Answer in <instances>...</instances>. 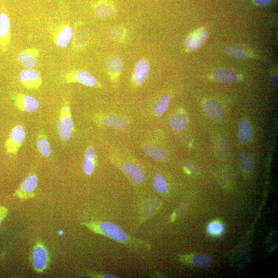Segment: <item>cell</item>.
Instances as JSON below:
<instances>
[{
  "instance_id": "obj_1",
  "label": "cell",
  "mask_w": 278,
  "mask_h": 278,
  "mask_svg": "<svg viewBox=\"0 0 278 278\" xmlns=\"http://www.w3.org/2000/svg\"><path fill=\"white\" fill-rule=\"evenodd\" d=\"M82 225L92 232L106 235L120 242H126L129 239L128 234L125 230L111 222H84Z\"/></svg>"
},
{
  "instance_id": "obj_2",
  "label": "cell",
  "mask_w": 278,
  "mask_h": 278,
  "mask_svg": "<svg viewBox=\"0 0 278 278\" xmlns=\"http://www.w3.org/2000/svg\"><path fill=\"white\" fill-rule=\"evenodd\" d=\"M48 30L52 42L59 48H66L72 39L73 30L68 23H52L49 26Z\"/></svg>"
},
{
  "instance_id": "obj_3",
  "label": "cell",
  "mask_w": 278,
  "mask_h": 278,
  "mask_svg": "<svg viewBox=\"0 0 278 278\" xmlns=\"http://www.w3.org/2000/svg\"><path fill=\"white\" fill-rule=\"evenodd\" d=\"M57 130L60 138L64 141L69 140L73 133V121L68 102H65L60 109Z\"/></svg>"
},
{
  "instance_id": "obj_4",
  "label": "cell",
  "mask_w": 278,
  "mask_h": 278,
  "mask_svg": "<svg viewBox=\"0 0 278 278\" xmlns=\"http://www.w3.org/2000/svg\"><path fill=\"white\" fill-rule=\"evenodd\" d=\"M12 42L11 23L5 0H0V50L7 52Z\"/></svg>"
},
{
  "instance_id": "obj_5",
  "label": "cell",
  "mask_w": 278,
  "mask_h": 278,
  "mask_svg": "<svg viewBox=\"0 0 278 278\" xmlns=\"http://www.w3.org/2000/svg\"><path fill=\"white\" fill-rule=\"evenodd\" d=\"M50 261L46 246L42 241H37L33 247L31 256V262L34 271L39 273L44 272L48 268Z\"/></svg>"
},
{
  "instance_id": "obj_6",
  "label": "cell",
  "mask_w": 278,
  "mask_h": 278,
  "mask_svg": "<svg viewBox=\"0 0 278 278\" xmlns=\"http://www.w3.org/2000/svg\"><path fill=\"white\" fill-rule=\"evenodd\" d=\"M25 137V131L22 126L18 125L14 127L5 143L7 153L17 155Z\"/></svg>"
},
{
  "instance_id": "obj_7",
  "label": "cell",
  "mask_w": 278,
  "mask_h": 278,
  "mask_svg": "<svg viewBox=\"0 0 278 278\" xmlns=\"http://www.w3.org/2000/svg\"><path fill=\"white\" fill-rule=\"evenodd\" d=\"M64 83H78L90 87H98V83L90 72L86 70H75L68 72L62 78Z\"/></svg>"
},
{
  "instance_id": "obj_8",
  "label": "cell",
  "mask_w": 278,
  "mask_h": 278,
  "mask_svg": "<svg viewBox=\"0 0 278 278\" xmlns=\"http://www.w3.org/2000/svg\"><path fill=\"white\" fill-rule=\"evenodd\" d=\"M38 177L36 174L29 175L27 177L14 193V195L22 200L34 198L38 185Z\"/></svg>"
},
{
  "instance_id": "obj_9",
  "label": "cell",
  "mask_w": 278,
  "mask_h": 278,
  "mask_svg": "<svg viewBox=\"0 0 278 278\" xmlns=\"http://www.w3.org/2000/svg\"><path fill=\"white\" fill-rule=\"evenodd\" d=\"M19 80L22 86L28 90H36L43 85V78L38 71L31 68H25L19 73Z\"/></svg>"
},
{
  "instance_id": "obj_10",
  "label": "cell",
  "mask_w": 278,
  "mask_h": 278,
  "mask_svg": "<svg viewBox=\"0 0 278 278\" xmlns=\"http://www.w3.org/2000/svg\"><path fill=\"white\" fill-rule=\"evenodd\" d=\"M12 98L15 101V105L21 111L35 112L39 107L38 101L34 97L19 93L14 95Z\"/></svg>"
},
{
  "instance_id": "obj_11",
  "label": "cell",
  "mask_w": 278,
  "mask_h": 278,
  "mask_svg": "<svg viewBox=\"0 0 278 278\" xmlns=\"http://www.w3.org/2000/svg\"><path fill=\"white\" fill-rule=\"evenodd\" d=\"M39 50L35 48H28L22 51L18 55V60L21 65L26 68L33 69L37 65Z\"/></svg>"
},
{
  "instance_id": "obj_12",
  "label": "cell",
  "mask_w": 278,
  "mask_h": 278,
  "mask_svg": "<svg viewBox=\"0 0 278 278\" xmlns=\"http://www.w3.org/2000/svg\"><path fill=\"white\" fill-rule=\"evenodd\" d=\"M208 34L203 28H200L191 34L185 41V47L189 51L199 49L207 40Z\"/></svg>"
},
{
  "instance_id": "obj_13",
  "label": "cell",
  "mask_w": 278,
  "mask_h": 278,
  "mask_svg": "<svg viewBox=\"0 0 278 278\" xmlns=\"http://www.w3.org/2000/svg\"><path fill=\"white\" fill-rule=\"evenodd\" d=\"M204 108L207 114L215 121H221L224 117V107L218 101L208 100L205 103Z\"/></svg>"
},
{
  "instance_id": "obj_14",
  "label": "cell",
  "mask_w": 278,
  "mask_h": 278,
  "mask_svg": "<svg viewBox=\"0 0 278 278\" xmlns=\"http://www.w3.org/2000/svg\"><path fill=\"white\" fill-rule=\"evenodd\" d=\"M88 32L86 27L82 23H77L73 31V47L75 50L83 48L87 43Z\"/></svg>"
},
{
  "instance_id": "obj_15",
  "label": "cell",
  "mask_w": 278,
  "mask_h": 278,
  "mask_svg": "<svg viewBox=\"0 0 278 278\" xmlns=\"http://www.w3.org/2000/svg\"><path fill=\"white\" fill-rule=\"evenodd\" d=\"M123 171L127 175L132 177V181L135 184H139L144 181L145 177L140 168L132 163H126L123 166Z\"/></svg>"
},
{
  "instance_id": "obj_16",
  "label": "cell",
  "mask_w": 278,
  "mask_h": 278,
  "mask_svg": "<svg viewBox=\"0 0 278 278\" xmlns=\"http://www.w3.org/2000/svg\"><path fill=\"white\" fill-rule=\"evenodd\" d=\"M149 72V66L147 62L142 59L136 64L134 72V78L135 83L141 85L146 80Z\"/></svg>"
},
{
  "instance_id": "obj_17",
  "label": "cell",
  "mask_w": 278,
  "mask_h": 278,
  "mask_svg": "<svg viewBox=\"0 0 278 278\" xmlns=\"http://www.w3.org/2000/svg\"><path fill=\"white\" fill-rule=\"evenodd\" d=\"M96 164L95 151L92 146L86 149L83 162V170L86 175L90 176L94 173Z\"/></svg>"
},
{
  "instance_id": "obj_18",
  "label": "cell",
  "mask_w": 278,
  "mask_h": 278,
  "mask_svg": "<svg viewBox=\"0 0 278 278\" xmlns=\"http://www.w3.org/2000/svg\"><path fill=\"white\" fill-rule=\"evenodd\" d=\"M144 150L149 157L159 162H165L168 158V153L162 147H153L150 145H145Z\"/></svg>"
},
{
  "instance_id": "obj_19",
  "label": "cell",
  "mask_w": 278,
  "mask_h": 278,
  "mask_svg": "<svg viewBox=\"0 0 278 278\" xmlns=\"http://www.w3.org/2000/svg\"><path fill=\"white\" fill-rule=\"evenodd\" d=\"M103 125L118 130H123L128 127L127 121L120 116H110L102 120Z\"/></svg>"
},
{
  "instance_id": "obj_20",
  "label": "cell",
  "mask_w": 278,
  "mask_h": 278,
  "mask_svg": "<svg viewBox=\"0 0 278 278\" xmlns=\"http://www.w3.org/2000/svg\"><path fill=\"white\" fill-rule=\"evenodd\" d=\"M213 78L216 81L224 83H232L238 80V75L233 70L229 69H220L216 71Z\"/></svg>"
},
{
  "instance_id": "obj_21",
  "label": "cell",
  "mask_w": 278,
  "mask_h": 278,
  "mask_svg": "<svg viewBox=\"0 0 278 278\" xmlns=\"http://www.w3.org/2000/svg\"><path fill=\"white\" fill-rule=\"evenodd\" d=\"M114 12V8L105 2H98L94 7V13L96 16L100 18L109 17L112 15Z\"/></svg>"
},
{
  "instance_id": "obj_22",
  "label": "cell",
  "mask_w": 278,
  "mask_h": 278,
  "mask_svg": "<svg viewBox=\"0 0 278 278\" xmlns=\"http://www.w3.org/2000/svg\"><path fill=\"white\" fill-rule=\"evenodd\" d=\"M250 257V248L248 245L242 244L239 247L235 256V262L239 267L244 266Z\"/></svg>"
},
{
  "instance_id": "obj_23",
  "label": "cell",
  "mask_w": 278,
  "mask_h": 278,
  "mask_svg": "<svg viewBox=\"0 0 278 278\" xmlns=\"http://www.w3.org/2000/svg\"><path fill=\"white\" fill-rule=\"evenodd\" d=\"M253 135V130L248 121L244 120L240 124L238 138L243 143L248 142Z\"/></svg>"
},
{
  "instance_id": "obj_24",
  "label": "cell",
  "mask_w": 278,
  "mask_h": 278,
  "mask_svg": "<svg viewBox=\"0 0 278 278\" xmlns=\"http://www.w3.org/2000/svg\"><path fill=\"white\" fill-rule=\"evenodd\" d=\"M37 146L42 156L45 157L50 156L52 152L51 147L45 134H41L38 135Z\"/></svg>"
},
{
  "instance_id": "obj_25",
  "label": "cell",
  "mask_w": 278,
  "mask_h": 278,
  "mask_svg": "<svg viewBox=\"0 0 278 278\" xmlns=\"http://www.w3.org/2000/svg\"><path fill=\"white\" fill-rule=\"evenodd\" d=\"M188 121L183 114H175L172 116L170 120L171 128L176 131H180L187 126Z\"/></svg>"
},
{
  "instance_id": "obj_26",
  "label": "cell",
  "mask_w": 278,
  "mask_h": 278,
  "mask_svg": "<svg viewBox=\"0 0 278 278\" xmlns=\"http://www.w3.org/2000/svg\"><path fill=\"white\" fill-rule=\"evenodd\" d=\"M123 61L118 56H113L110 58L107 63V67L109 71L114 75L120 73L123 68Z\"/></svg>"
},
{
  "instance_id": "obj_27",
  "label": "cell",
  "mask_w": 278,
  "mask_h": 278,
  "mask_svg": "<svg viewBox=\"0 0 278 278\" xmlns=\"http://www.w3.org/2000/svg\"><path fill=\"white\" fill-rule=\"evenodd\" d=\"M170 96L165 95L161 97L154 104L153 111L158 116L163 115L168 108Z\"/></svg>"
},
{
  "instance_id": "obj_28",
  "label": "cell",
  "mask_w": 278,
  "mask_h": 278,
  "mask_svg": "<svg viewBox=\"0 0 278 278\" xmlns=\"http://www.w3.org/2000/svg\"><path fill=\"white\" fill-rule=\"evenodd\" d=\"M225 52L228 55L238 59H245L251 57L243 48L239 46L234 45L228 47L226 48Z\"/></svg>"
},
{
  "instance_id": "obj_29",
  "label": "cell",
  "mask_w": 278,
  "mask_h": 278,
  "mask_svg": "<svg viewBox=\"0 0 278 278\" xmlns=\"http://www.w3.org/2000/svg\"><path fill=\"white\" fill-rule=\"evenodd\" d=\"M153 185L156 190L161 194H165L168 190V185L164 176L156 174L153 177Z\"/></svg>"
},
{
  "instance_id": "obj_30",
  "label": "cell",
  "mask_w": 278,
  "mask_h": 278,
  "mask_svg": "<svg viewBox=\"0 0 278 278\" xmlns=\"http://www.w3.org/2000/svg\"><path fill=\"white\" fill-rule=\"evenodd\" d=\"M192 261L195 265L203 268L209 267L212 263L211 258L203 254L194 255L192 257Z\"/></svg>"
},
{
  "instance_id": "obj_31",
  "label": "cell",
  "mask_w": 278,
  "mask_h": 278,
  "mask_svg": "<svg viewBox=\"0 0 278 278\" xmlns=\"http://www.w3.org/2000/svg\"><path fill=\"white\" fill-rule=\"evenodd\" d=\"M240 165L242 168L246 171L251 172L253 170L254 164L252 154L249 152H245L242 154L240 158Z\"/></svg>"
},
{
  "instance_id": "obj_32",
  "label": "cell",
  "mask_w": 278,
  "mask_h": 278,
  "mask_svg": "<svg viewBox=\"0 0 278 278\" xmlns=\"http://www.w3.org/2000/svg\"><path fill=\"white\" fill-rule=\"evenodd\" d=\"M215 149L219 156L222 157H226L229 153V146L227 142L222 139L215 141Z\"/></svg>"
},
{
  "instance_id": "obj_33",
  "label": "cell",
  "mask_w": 278,
  "mask_h": 278,
  "mask_svg": "<svg viewBox=\"0 0 278 278\" xmlns=\"http://www.w3.org/2000/svg\"><path fill=\"white\" fill-rule=\"evenodd\" d=\"M207 230L208 233L211 236H218L223 233L224 226L220 223L214 222L209 224Z\"/></svg>"
},
{
  "instance_id": "obj_34",
  "label": "cell",
  "mask_w": 278,
  "mask_h": 278,
  "mask_svg": "<svg viewBox=\"0 0 278 278\" xmlns=\"http://www.w3.org/2000/svg\"><path fill=\"white\" fill-rule=\"evenodd\" d=\"M126 31L125 29L118 27L111 29L109 32V37L114 42H119L125 37Z\"/></svg>"
},
{
  "instance_id": "obj_35",
  "label": "cell",
  "mask_w": 278,
  "mask_h": 278,
  "mask_svg": "<svg viewBox=\"0 0 278 278\" xmlns=\"http://www.w3.org/2000/svg\"><path fill=\"white\" fill-rule=\"evenodd\" d=\"M184 165L185 169H186L191 175L195 176L199 174L200 171L198 168L193 164L189 162H185Z\"/></svg>"
},
{
  "instance_id": "obj_36",
  "label": "cell",
  "mask_w": 278,
  "mask_h": 278,
  "mask_svg": "<svg viewBox=\"0 0 278 278\" xmlns=\"http://www.w3.org/2000/svg\"><path fill=\"white\" fill-rule=\"evenodd\" d=\"M217 177L222 184H227L230 182V177L228 173L224 171L219 172L217 174Z\"/></svg>"
},
{
  "instance_id": "obj_37",
  "label": "cell",
  "mask_w": 278,
  "mask_h": 278,
  "mask_svg": "<svg viewBox=\"0 0 278 278\" xmlns=\"http://www.w3.org/2000/svg\"><path fill=\"white\" fill-rule=\"evenodd\" d=\"M276 241H277V234L275 233L272 235L269 239L268 246H267L268 247V249H271V248H272V247L275 245V243Z\"/></svg>"
},
{
  "instance_id": "obj_38",
  "label": "cell",
  "mask_w": 278,
  "mask_h": 278,
  "mask_svg": "<svg viewBox=\"0 0 278 278\" xmlns=\"http://www.w3.org/2000/svg\"><path fill=\"white\" fill-rule=\"evenodd\" d=\"M275 0H255V3L258 6H266L272 3Z\"/></svg>"
},
{
  "instance_id": "obj_39",
  "label": "cell",
  "mask_w": 278,
  "mask_h": 278,
  "mask_svg": "<svg viewBox=\"0 0 278 278\" xmlns=\"http://www.w3.org/2000/svg\"><path fill=\"white\" fill-rule=\"evenodd\" d=\"M9 210L7 208L4 206H0V216L3 215H8Z\"/></svg>"
},
{
  "instance_id": "obj_40",
  "label": "cell",
  "mask_w": 278,
  "mask_h": 278,
  "mask_svg": "<svg viewBox=\"0 0 278 278\" xmlns=\"http://www.w3.org/2000/svg\"><path fill=\"white\" fill-rule=\"evenodd\" d=\"M271 83L275 87H277V76L276 75L272 77Z\"/></svg>"
},
{
  "instance_id": "obj_41",
  "label": "cell",
  "mask_w": 278,
  "mask_h": 278,
  "mask_svg": "<svg viewBox=\"0 0 278 278\" xmlns=\"http://www.w3.org/2000/svg\"><path fill=\"white\" fill-rule=\"evenodd\" d=\"M7 216H8V215H7V214L0 216V226H1L3 222L4 221V220L7 217Z\"/></svg>"
},
{
  "instance_id": "obj_42",
  "label": "cell",
  "mask_w": 278,
  "mask_h": 278,
  "mask_svg": "<svg viewBox=\"0 0 278 278\" xmlns=\"http://www.w3.org/2000/svg\"><path fill=\"white\" fill-rule=\"evenodd\" d=\"M6 254L7 253L5 252L0 255V263L5 259Z\"/></svg>"
},
{
  "instance_id": "obj_43",
  "label": "cell",
  "mask_w": 278,
  "mask_h": 278,
  "mask_svg": "<svg viewBox=\"0 0 278 278\" xmlns=\"http://www.w3.org/2000/svg\"><path fill=\"white\" fill-rule=\"evenodd\" d=\"M60 235L63 234L64 233V232L62 230L60 231L59 232Z\"/></svg>"
}]
</instances>
